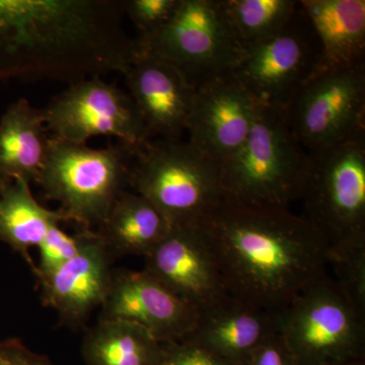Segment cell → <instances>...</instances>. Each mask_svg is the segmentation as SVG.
Returning a JSON list of instances; mask_svg holds the SVG:
<instances>
[{
  "label": "cell",
  "instance_id": "cell-22",
  "mask_svg": "<svg viewBox=\"0 0 365 365\" xmlns=\"http://www.w3.org/2000/svg\"><path fill=\"white\" fill-rule=\"evenodd\" d=\"M81 350L86 365H160L163 343L130 322L98 319Z\"/></svg>",
  "mask_w": 365,
  "mask_h": 365
},
{
  "label": "cell",
  "instance_id": "cell-18",
  "mask_svg": "<svg viewBox=\"0 0 365 365\" xmlns=\"http://www.w3.org/2000/svg\"><path fill=\"white\" fill-rule=\"evenodd\" d=\"M44 109L16 101L0 119V187L16 180L37 182L49 150Z\"/></svg>",
  "mask_w": 365,
  "mask_h": 365
},
{
  "label": "cell",
  "instance_id": "cell-26",
  "mask_svg": "<svg viewBox=\"0 0 365 365\" xmlns=\"http://www.w3.org/2000/svg\"><path fill=\"white\" fill-rule=\"evenodd\" d=\"M40 263L36 267L38 279L52 273L67 261L73 258L79 250V235H67L60 225H53L40 242Z\"/></svg>",
  "mask_w": 365,
  "mask_h": 365
},
{
  "label": "cell",
  "instance_id": "cell-3",
  "mask_svg": "<svg viewBox=\"0 0 365 365\" xmlns=\"http://www.w3.org/2000/svg\"><path fill=\"white\" fill-rule=\"evenodd\" d=\"M307 163V151L290 131L282 110L258 103L246 143L218 165L223 198L289 208L299 200Z\"/></svg>",
  "mask_w": 365,
  "mask_h": 365
},
{
  "label": "cell",
  "instance_id": "cell-1",
  "mask_svg": "<svg viewBox=\"0 0 365 365\" xmlns=\"http://www.w3.org/2000/svg\"><path fill=\"white\" fill-rule=\"evenodd\" d=\"M124 16L119 0H0V81L121 72L137 51Z\"/></svg>",
  "mask_w": 365,
  "mask_h": 365
},
{
  "label": "cell",
  "instance_id": "cell-17",
  "mask_svg": "<svg viewBox=\"0 0 365 365\" xmlns=\"http://www.w3.org/2000/svg\"><path fill=\"white\" fill-rule=\"evenodd\" d=\"M278 333V314L228 297L198 314L196 325L182 340L220 359L242 365L265 341Z\"/></svg>",
  "mask_w": 365,
  "mask_h": 365
},
{
  "label": "cell",
  "instance_id": "cell-11",
  "mask_svg": "<svg viewBox=\"0 0 365 365\" xmlns=\"http://www.w3.org/2000/svg\"><path fill=\"white\" fill-rule=\"evenodd\" d=\"M50 136L86 144L96 136H114L139 148L150 140L148 129L130 93L93 76L71 83L44 109Z\"/></svg>",
  "mask_w": 365,
  "mask_h": 365
},
{
  "label": "cell",
  "instance_id": "cell-24",
  "mask_svg": "<svg viewBox=\"0 0 365 365\" xmlns=\"http://www.w3.org/2000/svg\"><path fill=\"white\" fill-rule=\"evenodd\" d=\"M348 299L365 314V242L328 250V269Z\"/></svg>",
  "mask_w": 365,
  "mask_h": 365
},
{
  "label": "cell",
  "instance_id": "cell-27",
  "mask_svg": "<svg viewBox=\"0 0 365 365\" xmlns=\"http://www.w3.org/2000/svg\"><path fill=\"white\" fill-rule=\"evenodd\" d=\"M160 365H237L187 340L163 343Z\"/></svg>",
  "mask_w": 365,
  "mask_h": 365
},
{
  "label": "cell",
  "instance_id": "cell-29",
  "mask_svg": "<svg viewBox=\"0 0 365 365\" xmlns=\"http://www.w3.org/2000/svg\"><path fill=\"white\" fill-rule=\"evenodd\" d=\"M0 365H53L44 355L32 351L18 338L0 341Z\"/></svg>",
  "mask_w": 365,
  "mask_h": 365
},
{
  "label": "cell",
  "instance_id": "cell-5",
  "mask_svg": "<svg viewBox=\"0 0 365 365\" xmlns=\"http://www.w3.org/2000/svg\"><path fill=\"white\" fill-rule=\"evenodd\" d=\"M130 185L172 227L200 225L223 199L217 163L189 141L150 139L136 148Z\"/></svg>",
  "mask_w": 365,
  "mask_h": 365
},
{
  "label": "cell",
  "instance_id": "cell-16",
  "mask_svg": "<svg viewBox=\"0 0 365 365\" xmlns=\"http://www.w3.org/2000/svg\"><path fill=\"white\" fill-rule=\"evenodd\" d=\"M121 73L150 138L181 140L196 88L175 67L145 52L137 51Z\"/></svg>",
  "mask_w": 365,
  "mask_h": 365
},
{
  "label": "cell",
  "instance_id": "cell-10",
  "mask_svg": "<svg viewBox=\"0 0 365 365\" xmlns=\"http://www.w3.org/2000/svg\"><path fill=\"white\" fill-rule=\"evenodd\" d=\"M321 61L318 37L299 4L280 33L242 48L234 74L256 102L283 111Z\"/></svg>",
  "mask_w": 365,
  "mask_h": 365
},
{
  "label": "cell",
  "instance_id": "cell-8",
  "mask_svg": "<svg viewBox=\"0 0 365 365\" xmlns=\"http://www.w3.org/2000/svg\"><path fill=\"white\" fill-rule=\"evenodd\" d=\"M135 39L137 51L168 62L195 88L232 73L242 52L222 0H180L167 25L148 39Z\"/></svg>",
  "mask_w": 365,
  "mask_h": 365
},
{
  "label": "cell",
  "instance_id": "cell-20",
  "mask_svg": "<svg viewBox=\"0 0 365 365\" xmlns=\"http://www.w3.org/2000/svg\"><path fill=\"white\" fill-rule=\"evenodd\" d=\"M172 227L145 197L125 191L98 230L113 257L145 258L167 237Z\"/></svg>",
  "mask_w": 365,
  "mask_h": 365
},
{
  "label": "cell",
  "instance_id": "cell-4",
  "mask_svg": "<svg viewBox=\"0 0 365 365\" xmlns=\"http://www.w3.org/2000/svg\"><path fill=\"white\" fill-rule=\"evenodd\" d=\"M135 150L121 143L91 148L51 137L37 184L68 222L98 230L130 185Z\"/></svg>",
  "mask_w": 365,
  "mask_h": 365
},
{
  "label": "cell",
  "instance_id": "cell-9",
  "mask_svg": "<svg viewBox=\"0 0 365 365\" xmlns=\"http://www.w3.org/2000/svg\"><path fill=\"white\" fill-rule=\"evenodd\" d=\"M288 127L307 153L365 133V62L319 67L283 110Z\"/></svg>",
  "mask_w": 365,
  "mask_h": 365
},
{
  "label": "cell",
  "instance_id": "cell-25",
  "mask_svg": "<svg viewBox=\"0 0 365 365\" xmlns=\"http://www.w3.org/2000/svg\"><path fill=\"white\" fill-rule=\"evenodd\" d=\"M180 0H125V16L130 19L139 39H148L167 25L179 6Z\"/></svg>",
  "mask_w": 365,
  "mask_h": 365
},
{
  "label": "cell",
  "instance_id": "cell-6",
  "mask_svg": "<svg viewBox=\"0 0 365 365\" xmlns=\"http://www.w3.org/2000/svg\"><path fill=\"white\" fill-rule=\"evenodd\" d=\"M299 200L329 249L365 242V133L307 153Z\"/></svg>",
  "mask_w": 365,
  "mask_h": 365
},
{
  "label": "cell",
  "instance_id": "cell-23",
  "mask_svg": "<svg viewBox=\"0 0 365 365\" xmlns=\"http://www.w3.org/2000/svg\"><path fill=\"white\" fill-rule=\"evenodd\" d=\"M235 39L242 48L280 33L299 7L295 0H222Z\"/></svg>",
  "mask_w": 365,
  "mask_h": 365
},
{
  "label": "cell",
  "instance_id": "cell-12",
  "mask_svg": "<svg viewBox=\"0 0 365 365\" xmlns=\"http://www.w3.org/2000/svg\"><path fill=\"white\" fill-rule=\"evenodd\" d=\"M144 259V270L198 314L230 297L200 225L172 227Z\"/></svg>",
  "mask_w": 365,
  "mask_h": 365
},
{
  "label": "cell",
  "instance_id": "cell-2",
  "mask_svg": "<svg viewBox=\"0 0 365 365\" xmlns=\"http://www.w3.org/2000/svg\"><path fill=\"white\" fill-rule=\"evenodd\" d=\"M200 227L228 294L266 311L279 314L328 271L326 240L289 208L223 198Z\"/></svg>",
  "mask_w": 365,
  "mask_h": 365
},
{
  "label": "cell",
  "instance_id": "cell-15",
  "mask_svg": "<svg viewBox=\"0 0 365 365\" xmlns=\"http://www.w3.org/2000/svg\"><path fill=\"white\" fill-rule=\"evenodd\" d=\"M78 254L52 273L39 278L43 302L71 328H81L102 307L111 284L113 255L95 230L78 232Z\"/></svg>",
  "mask_w": 365,
  "mask_h": 365
},
{
  "label": "cell",
  "instance_id": "cell-21",
  "mask_svg": "<svg viewBox=\"0 0 365 365\" xmlns=\"http://www.w3.org/2000/svg\"><path fill=\"white\" fill-rule=\"evenodd\" d=\"M68 222L61 210L41 205L31 191V184L16 180L0 187V242L18 252L36 271L30 251L38 247L53 225Z\"/></svg>",
  "mask_w": 365,
  "mask_h": 365
},
{
  "label": "cell",
  "instance_id": "cell-7",
  "mask_svg": "<svg viewBox=\"0 0 365 365\" xmlns=\"http://www.w3.org/2000/svg\"><path fill=\"white\" fill-rule=\"evenodd\" d=\"M278 332L299 365L344 364L361 350L365 314L327 271L278 314Z\"/></svg>",
  "mask_w": 365,
  "mask_h": 365
},
{
  "label": "cell",
  "instance_id": "cell-19",
  "mask_svg": "<svg viewBox=\"0 0 365 365\" xmlns=\"http://www.w3.org/2000/svg\"><path fill=\"white\" fill-rule=\"evenodd\" d=\"M299 4L318 37L321 67L365 62L364 0H300Z\"/></svg>",
  "mask_w": 365,
  "mask_h": 365
},
{
  "label": "cell",
  "instance_id": "cell-30",
  "mask_svg": "<svg viewBox=\"0 0 365 365\" xmlns=\"http://www.w3.org/2000/svg\"><path fill=\"white\" fill-rule=\"evenodd\" d=\"M335 365H361V364H357V362H355V361H352V362H344V364H335Z\"/></svg>",
  "mask_w": 365,
  "mask_h": 365
},
{
  "label": "cell",
  "instance_id": "cell-28",
  "mask_svg": "<svg viewBox=\"0 0 365 365\" xmlns=\"http://www.w3.org/2000/svg\"><path fill=\"white\" fill-rule=\"evenodd\" d=\"M242 365H299L280 333L263 343Z\"/></svg>",
  "mask_w": 365,
  "mask_h": 365
},
{
  "label": "cell",
  "instance_id": "cell-13",
  "mask_svg": "<svg viewBox=\"0 0 365 365\" xmlns=\"http://www.w3.org/2000/svg\"><path fill=\"white\" fill-rule=\"evenodd\" d=\"M258 102L234 72L196 88L187 130L189 143L220 165L234 157L253 127Z\"/></svg>",
  "mask_w": 365,
  "mask_h": 365
},
{
  "label": "cell",
  "instance_id": "cell-14",
  "mask_svg": "<svg viewBox=\"0 0 365 365\" xmlns=\"http://www.w3.org/2000/svg\"><path fill=\"white\" fill-rule=\"evenodd\" d=\"M198 313L146 270L114 269L100 319L130 322L146 329L160 342L186 338Z\"/></svg>",
  "mask_w": 365,
  "mask_h": 365
}]
</instances>
